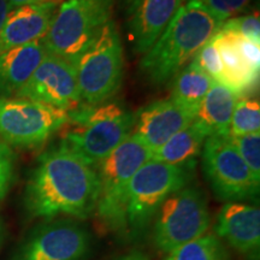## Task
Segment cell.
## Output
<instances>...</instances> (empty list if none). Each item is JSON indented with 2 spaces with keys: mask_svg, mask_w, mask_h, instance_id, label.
Returning <instances> with one entry per match:
<instances>
[{
  "mask_svg": "<svg viewBox=\"0 0 260 260\" xmlns=\"http://www.w3.org/2000/svg\"><path fill=\"white\" fill-rule=\"evenodd\" d=\"M98 195L95 169L60 144L39 157L25 187L24 206L37 218L84 220L95 213Z\"/></svg>",
  "mask_w": 260,
  "mask_h": 260,
  "instance_id": "6da1fadb",
  "label": "cell"
},
{
  "mask_svg": "<svg viewBox=\"0 0 260 260\" xmlns=\"http://www.w3.org/2000/svg\"><path fill=\"white\" fill-rule=\"evenodd\" d=\"M219 22L199 0L180 6L160 38L146 52L140 69L153 84L167 83L195 57L219 30Z\"/></svg>",
  "mask_w": 260,
  "mask_h": 260,
  "instance_id": "7a4b0ae2",
  "label": "cell"
},
{
  "mask_svg": "<svg viewBox=\"0 0 260 260\" xmlns=\"http://www.w3.org/2000/svg\"><path fill=\"white\" fill-rule=\"evenodd\" d=\"M68 115L71 128L61 144L94 169L132 135L134 126V115L118 103H82Z\"/></svg>",
  "mask_w": 260,
  "mask_h": 260,
  "instance_id": "3957f363",
  "label": "cell"
},
{
  "mask_svg": "<svg viewBox=\"0 0 260 260\" xmlns=\"http://www.w3.org/2000/svg\"><path fill=\"white\" fill-rule=\"evenodd\" d=\"M151 158V149L132 134L96 165L99 195L95 214L106 229L126 230L125 204L130 180Z\"/></svg>",
  "mask_w": 260,
  "mask_h": 260,
  "instance_id": "277c9868",
  "label": "cell"
},
{
  "mask_svg": "<svg viewBox=\"0 0 260 260\" xmlns=\"http://www.w3.org/2000/svg\"><path fill=\"white\" fill-rule=\"evenodd\" d=\"M115 0H63L42 42L47 53L75 65L111 21Z\"/></svg>",
  "mask_w": 260,
  "mask_h": 260,
  "instance_id": "5b68a950",
  "label": "cell"
},
{
  "mask_svg": "<svg viewBox=\"0 0 260 260\" xmlns=\"http://www.w3.org/2000/svg\"><path fill=\"white\" fill-rule=\"evenodd\" d=\"M82 103L94 106L107 103L121 88L123 45L118 28L110 21L74 65Z\"/></svg>",
  "mask_w": 260,
  "mask_h": 260,
  "instance_id": "8992f818",
  "label": "cell"
},
{
  "mask_svg": "<svg viewBox=\"0 0 260 260\" xmlns=\"http://www.w3.org/2000/svg\"><path fill=\"white\" fill-rule=\"evenodd\" d=\"M194 169L155 160L145 162L130 180L125 204L126 229L139 235L153 222L164 201L189 184Z\"/></svg>",
  "mask_w": 260,
  "mask_h": 260,
  "instance_id": "52a82bcc",
  "label": "cell"
},
{
  "mask_svg": "<svg viewBox=\"0 0 260 260\" xmlns=\"http://www.w3.org/2000/svg\"><path fill=\"white\" fill-rule=\"evenodd\" d=\"M152 239L155 248L170 253L207 234L211 216L204 191L186 186L164 201L153 218Z\"/></svg>",
  "mask_w": 260,
  "mask_h": 260,
  "instance_id": "ba28073f",
  "label": "cell"
},
{
  "mask_svg": "<svg viewBox=\"0 0 260 260\" xmlns=\"http://www.w3.org/2000/svg\"><path fill=\"white\" fill-rule=\"evenodd\" d=\"M205 178L217 199L241 203L259 194L260 180L247 167L226 136H209L201 151Z\"/></svg>",
  "mask_w": 260,
  "mask_h": 260,
  "instance_id": "9c48e42d",
  "label": "cell"
},
{
  "mask_svg": "<svg viewBox=\"0 0 260 260\" xmlns=\"http://www.w3.org/2000/svg\"><path fill=\"white\" fill-rule=\"evenodd\" d=\"M69 123L67 111L24 99H0V138L6 145L32 148L44 145Z\"/></svg>",
  "mask_w": 260,
  "mask_h": 260,
  "instance_id": "30bf717a",
  "label": "cell"
},
{
  "mask_svg": "<svg viewBox=\"0 0 260 260\" xmlns=\"http://www.w3.org/2000/svg\"><path fill=\"white\" fill-rule=\"evenodd\" d=\"M92 249L88 228L71 218H52L28 234L11 260H87Z\"/></svg>",
  "mask_w": 260,
  "mask_h": 260,
  "instance_id": "8fae6325",
  "label": "cell"
},
{
  "mask_svg": "<svg viewBox=\"0 0 260 260\" xmlns=\"http://www.w3.org/2000/svg\"><path fill=\"white\" fill-rule=\"evenodd\" d=\"M16 98L69 112L82 104L76 70L69 61L46 53Z\"/></svg>",
  "mask_w": 260,
  "mask_h": 260,
  "instance_id": "7c38bea8",
  "label": "cell"
},
{
  "mask_svg": "<svg viewBox=\"0 0 260 260\" xmlns=\"http://www.w3.org/2000/svg\"><path fill=\"white\" fill-rule=\"evenodd\" d=\"M181 0H123L125 25L132 46L145 54L170 23Z\"/></svg>",
  "mask_w": 260,
  "mask_h": 260,
  "instance_id": "4fadbf2b",
  "label": "cell"
},
{
  "mask_svg": "<svg viewBox=\"0 0 260 260\" xmlns=\"http://www.w3.org/2000/svg\"><path fill=\"white\" fill-rule=\"evenodd\" d=\"M193 121L194 116L168 98L149 103L135 113L132 134L154 152Z\"/></svg>",
  "mask_w": 260,
  "mask_h": 260,
  "instance_id": "5bb4252c",
  "label": "cell"
},
{
  "mask_svg": "<svg viewBox=\"0 0 260 260\" xmlns=\"http://www.w3.org/2000/svg\"><path fill=\"white\" fill-rule=\"evenodd\" d=\"M214 234L236 252L258 259L260 210L245 203H225L217 216Z\"/></svg>",
  "mask_w": 260,
  "mask_h": 260,
  "instance_id": "9a60e30c",
  "label": "cell"
},
{
  "mask_svg": "<svg viewBox=\"0 0 260 260\" xmlns=\"http://www.w3.org/2000/svg\"><path fill=\"white\" fill-rule=\"evenodd\" d=\"M58 4L23 5L11 10L0 31V53L41 40L50 29Z\"/></svg>",
  "mask_w": 260,
  "mask_h": 260,
  "instance_id": "2e32d148",
  "label": "cell"
},
{
  "mask_svg": "<svg viewBox=\"0 0 260 260\" xmlns=\"http://www.w3.org/2000/svg\"><path fill=\"white\" fill-rule=\"evenodd\" d=\"M46 53L42 39L0 53V99L16 95Z\"/></svg>",
  "mask_w": 260,
  "mask_h": 260,
  "instance_id": "e0dca14e",
  "label": "cell"
},
{
  "mask_svg": "<svg viewBox=\"0 0 260 260\" xmlns=\"http://www.w3.org/2000/svg\"><path fill=\"white\" fill-rule=\"evenodd\" d=\"M239 94L229 87L214 82L199 107L194 121L206 130L209 136H226Z\"/></svg>",
  "mask_w": 260,
  "mask_h": 260,
  "instance_id": "ac0fdd59",
  "label": "cell"
},
{
  "mask_svg": "<svg viewBox=\"0 0 260 260\" xmlns=\"http://www.w3.org/2000/svg\"><path fill=\"white\" fill-rule=\"evenodd\" d=\"M209 134L199 123L193 121L187 128L175 134L154 152L152 160L194 169L198 158L201 155L204 144Z\"/></svg>",
  "mask_w": 260,
  "mask_h": 260,
  "instance_id": "d6986e66",
  "label": "cell"
},
{
  "mask_svg": "<svg viewBox=\"0 0 260 260\" xmlns=\"http://www.w3.org/2000/svg\"><path fill=\"white\" fill-rule=\"evenodd\" d=\"M174 79L170 99L194 116L195 119L204 98L212 86L213 80L193 59Z\"/></svg>",
  "mask_w": 260,
  "mask_h": 260,
  "instance_id": "ffe728a7",
  "label": "cell"
},
{
  "mask_svg": "<svg viewBox=\"0 0 260 260\" xmlns=\"http://www.w3.org/2000/svg\"><path fill=\"white\" fill-rule=\"evenodd\" d=\"M214 41L225 71L226 87H229L239 95L254 87L258 82L259 76L253 74L243 61L241 54L234 44L230 31L219 28L217 34L214 35Z\"/></svg>",
  "mask_w": 260,
  "mask_h": 260,
  "instance_id": "44dd1931",
  "label": "cell"
},
{
  "mask_svg": "<svg viewBox=\"0 0 260 260\" xmlns=\"http://www.w3.org/2000/svg\"><path fill=\"white\" fill-rule=\"evenodd\" d=\"M164 260H230V253L216 234H205L168 253Z\"/></svg>",
  "mask_w": 260,
  "mask_h": 260,
  "instance_id": "7402d4cb",
  "label": "cell"
},
{
  "mask_svg": "<svg viewBox=\"0 0 260 260\" xmlns=\"http://www.w3.org/2000/svg\"><path fill=\"white\" fill-rule=\"evenodd\" d=\"M260 129V105L255 99H241L236 103L228 135H246Z\"/></svg>",
  "mask_w": 260,
  "mask_h": 260,
  "instance_id": "603a6c76",
  "label": "cell"
},
{
  "mask_svg": "<svg viewBox=\"0 0 260 260\" xmlns=\"http://www.w3.org/2000/svg\"><path fill=\"white\" fill-rule=\"evenodd\" d=\"M232 145L241 155L253 175L260 180V132L246 135H226Z\"/></svg>",
  "mask_w": 260,
  "mask_h": 260,
  "instance_id": "cb8c5ba5",
  "label": "cell"
},
{
  "mask_svg": "<svg viewBox=\"0 0 260 260\" xmlns=\"http://www.w3.org/2000/svg\"><path fill=\"white\" fill-rule=\"evenodd\" d=\"M193 60L209 75L214 82L226 86L225 71H224L218 48L216 46L214 37L200 48L199 52L195 54Z\"/></svg>",
  "mask_w": 260,
  "mask_h": 260,
  "instance_id": "d4e9b609",
  "label": "cell"
},
{
  "mask_svg": "<svg viewBox=\"0 0 260 260\" xmlns=\"http://www.w3.org/2000/svg\"><path fill=\"white\" fill-rule=\"evenodd\" d=\"M219 22L243 14L255 0H199Z\"/></svg>",
  "mask_w": 260,
  "mask_h": 260,
  "instance_id": "484cf974",
  "label": "cell"
},
{
  "mask_svg": "<svg viewBox=\"0 0 260 260\" xmlns=\"http://www.w3.org/2000/svg\"><path fill=\"white\" fill-rule=\"evenodd\" d=\"M222 28L260 44V17L258 11L228 19L222 23Z\"/></svg>",
  "mask_w": 260,
  "mask_h": 260,
  "instance_id": "4316f807",
  "label": "cell"
},
{
  "mask_svg": "<svg viewBox=\"0 0 260 260\" xmlns=\"http://www.w3.org/2000/svg\"><path fill=\"white\" fill-rule=\"evenodd\" d=\"M220 28H222V25H220ZM230 34H232L234 44H235L237 50H239L240 54H241L242 59L246 63L247 67H248V69L251 70L253 74L256 75V76H259L260 44L249 40V39L247 38H243L241 35L236 34V32L230 31Z\"/></svg>",
  "mask_w": 260,
  "mask_h": 260,
  "instance_id": "83f0119b",
  "label": "cell"
},
{
  "mask_svg": "<svg viewBox=\"0 0 260 260\" xmlns=\"http://www.w3.org/2000/svg\"><path fill=\"white\" fill-rule=\"evenodd\" d=\"M15 157L11 148L0 140V201L5 198L14 178Z\"/></svg>",
  "mask_w": 260,
  "mask_h": 260,
  "instance_id": "f1b7e54d",
  "label": "cell"
},
{
  "mask_svg": "<svg viewBox=\"0 0 260 260\" xmlns=\"http://www.w3.org/2000/svg\"><path fill=\"white\" fill-rule=\"evenodd\" d=\"M11 10L12 6L6 0H0V31H2L3 27H4L6 18H8Z\"/></svg>",
  "mask_w": 260,
  "mask_h": 260,
  "instance_id": "f546056e",
  "label": "cell"
},
{
  "mask_svg": "<svg viewBox=\"0 0 260 260\" xmlns=\"http://www.w3.org/2000/svg\"><path fill=\"white\" fill-rule=\"evenodd\" d=\"M10 5L12 6V9L19 8V6L23 5H30V4H39V3H46V2H53L54 0H6ZM57 4V3H56Z\"/></svg>",
  "mask_w": 260,
  "mask_h": 260,
  "instance_id": "4dcf8cb0",
  "label": "cell"
},
{
  "mask_svg": "<svg viewBox=\"0 0 260 260\" xmlns=\"http://www.w3.org/2000/svg\"><path fill=\"white\" fill-rule=\"evenodd\" d=\"M116 260H149V259L145 254H142V253L132 252V253H128V254H125V255L119 256V258Z\"/></svg>",
  "mask_w": 260,
  "mask_h": 260,
  "instance_id": "1f68e13d",
  "label": "cell"
},
{
  "mask_svg": "<svg viewBox=\"0 0 260 260\" xmlns=\"http://www.w3.org/2000/svg\"><path fill=\"white\" fill-rule=\"evenodd\" d=\"M2 240H3V226H2V223H0V243H2Z\"/></svg>",
  "mask_w": 260,
  "mask_h": 260,
  "instance_id": "d6a6232c",
  "label": "cell"
},
{
  "mask_svg": "<svg viewBox=\"0 0 260 260\" xmlns=\"http://www.w3.org/2000/svg\"><path fill=\"white\" fill-rule=\"evenodd\" d=\"M54 2H56V3H57V4H60V3H61V2H63V0H54Z\"/></svg>",
  "mask_w": 260,
  "mask_h": 260,
  "instance_id": "836d02e7",
  "label": "cell"
},
{
  "mask_svg": "<svg viewBox=\"0 0 260 260\" xmlns=\"http://www.w3.org/2000/svg\"><path fill=\"white\" fill-rule=\"evenodd\" d=\"M181 2H182V3H184V2H187V0H181Z\"/></svg>",
  "mask_w": 260,
  "mask_h": 260,
  "instance_id": "e575fe53",
  "label": "cell"
}]
</instances>
